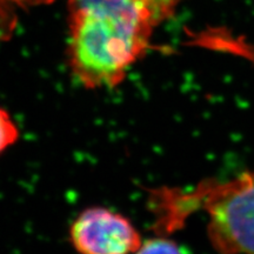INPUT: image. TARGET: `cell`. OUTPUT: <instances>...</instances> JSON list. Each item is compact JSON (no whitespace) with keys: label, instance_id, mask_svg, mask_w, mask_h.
<instances>
[{"label":"cell","instance_id":"277c9868","mask_svg":"<svg viewBox=\"0 0 254 254\" xmlns=\"http://www.w3.org/2000/svg\"><path fill=\"white\" fill-rule=\"evenodd\" d=\"M134 254H185L179 244L168 236L157 234L150 239L142 240Z\"/></svg>","mask_w":254,"mask_h":254},{"label":"cell","instance_id":"6da1fadb","mask_svg":"<svg viewBox=\"0 0 254 254\" xmlns=\"http://www.w3.org/2000/svg\"><path fill=\"white\" fill-rule=\"evenodd\" d=\"M68 60L86 88H114L150 47L154 15L140 0H68Z\"/></svg>","mask_w":254,"mask_h":254},{"label":"cell","instance_id":"7a4b0ae2","mask_svg":"<svg viewBox=\"0 0 254 254\" xmlns=\"http://www.w3.org/2000/svg\"><path fill=\"white\" fill-rule=\"evenodd\" d=\"M150 208L157 234L179 230L200 209L207 213V236L219 254H254V171L226 182H202L189 190H152Z\"/></svg>","mask_w":254,"mask_h":254},{"label":"cell","instance_id":"3957f363","mask_svg":"<svg viewBox=\"0 0 254 254\" xmlns=\"http://www.w3.org/2000/svg\"><path fill=\"white\" fill-rule=\"evenodd\" d=\"M68 234L78 254H134L142 243L140 232L128 218L104 206L82 209Z\"/></svg>","mask_w":254,"mask_h":254},{"label":"cell","instance_id":"5b68a950","mask_svg":"<svg viewBox=\"0 0 254 254\" xmlns=\"http://www.w3.org/2000/svg\"><path fill=\"white\" fill-rule=\"evenodd\" d=\"M20 136L17 123L5 109L0 106V155L11 148Z\"/></svg>","mask_w":254,"mask_h":254}]
</instances>
